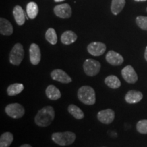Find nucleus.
Instances as JSON below:
<instances>
[{"mask_svg":"<svg viewBox=\"0 0 147 147\" xmlns=\"http://www.w3.org/2000/svg\"><path fill=\"white\" fill-rule=\"evenodd\" d=\"M87 51L89 54L93 56L99 57L105 53L106 51V46L102 42H93L88 45Z\"/></svg>","mask_w":147,"mask_h":147,"instance_id":"obj_8","label":"nucleus"},{"mask_svg":"<svg viewBox=\"0 0 147 147\" xmlns=\"http://www.w3.org/2000/svg\"><path fill=\"white\" fill-rule=\"evenodd\" d=\"M106 60L108 63L113 66L121 65L124 61L122 55L114 51H108L106 55Z\"/></svg>","mask_w":147,"mask_h":147,"instance_id":"obj_13","label":"nucleus"},{"mask_svg":"<svg viewBox=\"0 0 147 147\" xmlns=\"http://www.w3.org/2000/svg\"><path fill=\"white\" fill-rule=\"evenodd\" d=\"M78 100L84 104L88 106L94 105L96 102L95 90L90 86H82L78 90L77 93Z\"/></svg>","mask_w":147,"mask_h":147,"instance_id":"obj_2","label":"nucleus"},{"mask_svg":"<svg viewBox=\"0 0 147 147\" xmlns=\"http://www.w3.org/2000/svg\"><path fill=\"white\" fill-rule=\"evenodd\" d=\"M125 5V0H112L111 11L113 14L117 15L122 11Z\"/></svg>","mask_w":147,"mask_h":147,"instance_id":"obj_21","label":"nucleus"},{"mask_svg":"<svg viewBox=\"0 0 147 147\" xmlns=\"http://www.w3.org/2000/svg\"><path fill=\"white\" fill-rule=\"evenodd\" d=\"M121 75L124 80L129 84H134L138 81V75L134 67L131 65H129L124 67L121 71Z\"/></svg>","mask_w":147,"mask_h":147,"instance_id":"obj_7","label":"nucleus"},{"mask_svg":"<svg viewBox=\"0 0 147 147\" xmlns=\"http://www.w3.org/2000/svg\"><path fill=\"white\" fill-rule=\"evenodd\" d=\"M144 59L145 60L147 61V47H146V49H145V52H144Z\"/></svg>","mask_w":147,"mask_h":147,"instance_id":"obj_28","label":"nucleus"},{"mask_svg":"<svg viewBox=\"0 0 147 147\" xmlns=\"http://www.w3.org/2000/svg\"><path fill=\"white\" fill-rule=\"evenodd\" d=\"M65 1V0H55V2H61V1Z\"/></svg>","mask_w":147,"mask_h":147,"instance_id":"obj_30","label":"nucleus"},{"mask_svg":"<svg viewBox=\"0 0 147 147\" xmlns=\"http://www.w3.org/2000/svg\"><path fill=\"white\" fill-rule=\"evenodd\" d=\"M24 89V85L21 83H14L8 86L7 93L9 96H14L21 93Z\"/></svg>","mask_w":147,"mask_h":147,"instance_id":"obj_22","label":"nucleus"},{"mask_svg":"<svg viewBox=\"0 0 147 147\" xmlns=\"http://www.w3.org/2000/svg\"><path fill=\"white\" fill-rule=\"evenodd\" d=\"M51 76L52 79L61 83L68 84L72 81L71 78L65 71L60 69H56L51 72Z\"/></svg>","mask_w":147,"mask_h":147,"instance_id":"obj_9","label":"nucleus"},{"mask_svg":"<svg viewBox=\"0 0 147 147\" xmlns=\"http://www.w3.org/2000/svg\"><path fill=\"white\" fill-rule=\"evenodd\" d=\"M83 69L87 76H95L100 72L101 64L98 61L93 59H87L83 63Z\"/></svg>","mask_w":147,"mask_h":147,"instance_id":"obj_5","label":"nucleus"},{"mask_svg":"<svg viewBox=\"0 0 147 147\" xmlns=\"http://www.w3.org/2000/svg\"><path fill=\"white\" fill-rule=\"evenodd\" d=\"M146 11H147V8H146Z\"/></svg>","mask_w":147,"mask_h":147,"instance_id":"obj_32","label":"nucleus"},{"mask_svg":"<svg viewBox=\"0 0 147 147\" xmlns=\"http://www.w3.org/2000/svg\"><path fill=\"white\" fill-rule=\"evenodd\" d=\"M137 25L142 30L147 31V16H138L136 18Z\"/></svg>","mask_w":147,"mask_h":147,"instance_id":"obj_26","label":"nucleus"},{"mask_svg":"<svg viewBox=\"0 0 147 147\" xmlns=\"http://www.w3.org/2000/svg\"><path fill=\"white\" fill-rule=\"evenodd\" d=\"M0 33L3 36H10L13 33L12 24L5 18H0Z\"/></svg>","mask_w":147,"mask_h":147,"instance_id":"obj_15","label":"nucleus"},{"mask_svg":"<svg viewBox=\"0 0 147 147\" xmlns=\"http://www.w3.org/2000/svg\"><path fill=\"white\" fill-rule=\"evenodd\" d=\"M53 141L59 146H69L74 142L76 134L71 131L55 132L52 134Z\"/></svg>","mask_w":147,"mask_h":147,"instance_id":"obj_3","label":"nucleus"},{"mask_svg":"<svg viewBox=\"0 0 147 147\" xmlns=\"http://www.w3.org/2000/svg\"><path fill=\"white\" fill-rule=\"evenodd\" d=\"M136 1H146V0H134Z\"/></svg>","mask_w":147,"mask_h":147,"instance_id":"obj_31","label":"nucleus"},{"mask_svg":"<svg viewBox=\"0 0 147 147\" xmlns=\"http://www.w3.org/2000/svg\"><path fill=\"white\" fill-rule=\"evenodd\" d=\"M25 51L23 46L20 43H16L10 53L9 60L10 63L14 65H19L24 58Z\"/></svg>","mask_w":147,"mask_h":147,"instance_id":"obj_4","label":"nucleus"},{"mask_svg":"<svg viewBox=\"0 0 147 147\" xmlns=\"http://www.w3.org/2000/svg\"><path fill=\"white\" fill-rule=\"evenodd\" d=\"M55 15L61 18H69L71 16V8L67 3L57 5L54 8Z\"/></svg>","mask_w":147,"mask_h":147,"instance_id":"obj_11","label":"nucleus"},{"mask_svg":"<svg viewBox=\"0 0 147 147\" xmlns=\"http://www.w3.org/2000/svg\"><path fill=\"white\" fill-rule=\"evenodd\" d=\"M13 15L16 23L18 25H23L25 22V15L23 8L20 5H16L13 9Z\"/></svg>","mask_w":147,"mask_h":147,"instance_id":"obj_18","label":"nucleus"},{"mask_svg":"<svg viewBox=\"0 0 147 147\" xmlns=\"http://www.w3.org/2000/svg\"><path fill=\"white\" fill-rule=\"evenodd\" d=\"M29 59L32 64L34 65L39 64L41 60V52L39 46L32 43L29 47Z\"/></svg>","mask_w":147,"mask_h":147,"instance_id":"obj_12","label":"nucleus"},{"mask_svg":"<svg viewBox=\"0 0 147 147\" xmlns=\"http://www.w3.org/2000/svg\"><path fill=\"white\" fill-rule=\"evenodd\" d=\"M97 117L102 123L108 125L113 123L115 117V113L112 109H106L99 112Z\"/></svg>","mask_w":147,"mask_h":147,"instance_id":"obj_10","label":"nucleus"},{"mask_svg":"<svg viewBox=\"0 0 147 147\" xmlns=\"http://www.w3.org/2000/svg\"><path fill=\"white\" fill-rule=\"evenodd\" d=\"M136 129L140 134H147V120H140L137 123Z\"/></svg>","mask_w":147,"mask_h":147,"instance_id":"obj_27","label":"nucleus"},{"mask_svg":"<svg viewBox=\"0 0 147 147\" xmlns=\"http://www.w3.org/2000/svg\"><path fill=\"white\" fill-rule=\"evenodd\" d=\"M104 82L108 87L113 89H118L121 85L120 80L118 77L115 76V75H110V76L106 77L104 80Z\"/></svg>","mask_w":147,"mask_h":147,"instance_id":"obj_20","label":"nucleus"},{"mask_svg":"<svg viewBox=\"0 0 147 147\" xmlns=\"http://www.w3.org/2000/svg\"><path fill=\"white\" fill-rule=\"evenodd\" d=\"M77 40V35L72 31H65L61 36V42L65 45L73 44Z\"/></svg>","mask_w":147,"mask_h":147,"instance_id":"obj_17","label":"nucleus"},{"mask_svg":"<svg viewBox=\"0 0 147 147\" xmlns=\"http://www.w3.org/2000/svg\"><path fill=\"white\" fill-rule=\"evenodd\" d=\"M19 147H32V146H31L30 144H25L21 145V146H20Z\"/></svg>","mask_w":147,"mask_h":147,"instance_id":"obj_29","label":"nucleus"},{"mask_svg":"<svg viewBox=\"0 0 147 147\" xmlns=\"http://www.w3.org/2000/svg\"><path fill=\"white\" fill-rule=\"evenodd\" d=\"M5 112L9 117L13 119H20L23 117L25 113V108L18 103L10 104L5 108Z\"/></svg>","mask_w":147,"mask_h":147,"instance_id":"obj_6","label":"nucleus"},{"mask_svg":"<svg viewBox=\"0 0 147 147\" xmlns=\"http://www.w3.org/2000/svg\"><path fill=\"white\" fill-rule=\"evenodd\" d=\"M67 110H68V113L75 119H82L84 118V114L83 111L74 104H70L67 108Z\"/></svg>","mask_w":147,"mask_h":147,"instance_id":"obj_23","label":"nucleus"},{"mask_svg":"<svg viewBox=\"0 0 147 147\" xmlns=\"http://www.w3.org/2000/svg\"><path fill=\"white\" fill-rule=\"evenodd\" d=\"M27 16L31 19H34L38 15V12H39V9H38V6L36 3L32 1L29 2L28 4L27 5Z\"/></svg>","mask_w":147,"mask_h":147,"instance_id":"obj_24","label":"nucleus"},{"mask_svg":"<svg viewBox=\"0 0 147 147\" xmlns=\"http://www.w3.org/2000/svg\"><path fill=\"white\" fill-rule=\"evenodd\" d=\"M55 116V110L53 106H45L38 110L34 119L35 123L41 127H45L50 125L54 120Z\"/></svg>","mask_w":147,"mask_h":147,"instance_id":"obj_1","label":"nucleus"},{"mask_svg":"<svg viewBox=\"0 0 147 147\" xmlns=\"http://www.w3.org/2000/svg\"><path fill=\"white\" fill-rule=\"evenodd\" d=\"M143 98V94L140 91L131 90L126 93L125 100L128 104H136L140 102Z\"/></svg>","mask_w":147,"mask_h":147,"instance_id":"obj_14","label":"nucleus"},{"mask_svg":"<svg viewBox=\"0 0 147 147\" xmlns=\"http://www.w3.org/2000/svg\"><path fill=\"white\" fill-rule=\"evenodd\" d=\"M14 140V136L11 132H4L0 136V147H9Z\"/></svg>","mask_w":147,"mask_h":147,"instance_id":"obj_19","label":"nucleus"},{"mask_svg":"<svg viewBox=\"0 0 147 147\" xmlns=\"http://www.w3.org/2000/svg\"><path fill=\"white\" fill-rule=\"evenodd\" d=\"M46 95L51 100H57L61 97V93L59 89L53 84L49 85L46 89Z\"/></svg>","mask_w":147,"mask_h":147,"instance_id":"obj_16","label":"nucleus"},{"mask_svg":"<svg viewBox=\"0 0 147 147\" xmlns=\"http://www.w3.org/2000/svg\"><path fill=\"white\" fill-rule=\"evenodd\" d=\"M46 40L52 45H56L57 42V36L56 32L53 28L48 29L45 34Z\"/></svg>","mask_w":147,"mask_h":147,"instance_id":"obj_25","label":"nucleus"}]
</instances>
